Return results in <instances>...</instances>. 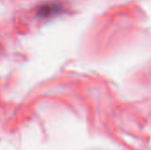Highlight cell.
<instances>
[{
    "label": "cell",
    "instance_id": "6da1fadb",
    "mask_svg": "<svg viewBox=\"0 0 151 150\" xmlns=\"http://www.w3.org/2000/svg\"><path fill=\"white\" fill-rule=\"evenodd\" d=\"M60 6L57 4H47L44 5H42L37 11V15L42 18H48L51 16L52 14H56L59 11Z\"/></svg>",
    "mask_w": 151,
    "mask_h": 150
}]
</instances>
